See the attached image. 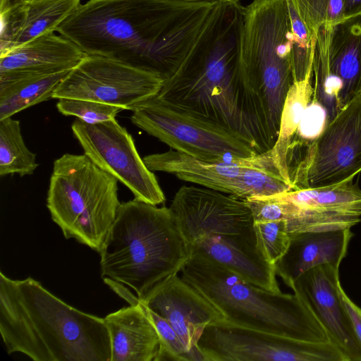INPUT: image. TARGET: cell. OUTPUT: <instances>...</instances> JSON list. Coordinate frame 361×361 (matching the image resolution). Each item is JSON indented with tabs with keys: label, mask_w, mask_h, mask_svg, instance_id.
Wrapping results in <instances>:
<instances>
[{
	"label": "cell",
	"mask_w": 361,
	"mask_h": 361,
	"mask_svg": "<svg viewBox=\"0 0 361 361\" xmlns=\"http://www.w3.org/2000/svg\"><path fill=\"white\" fill-rule=\"evenodd\" d=\"M222 0H88L57 27L88 56L160 75L180 66Z\"/></svg>",
	"instance_id": "obj_1"
},
{
	"label": "cell",
	"mask_w": 361,
	"mask_h": 361,
	"mask_svg": "<svg viewBox=\"0 0 361 361\" xmlns=\"http://www.w3.org/2000/svg\"><path fill=\"white\" fill-rule=\"evenodd\" d=\"M244 10L239 0H222L214 18L156 97L232 130L263 154L276 141L259 91L241 65Z\"/></svg>",
	"instance_id": "obj_2"
},
{
	"label": "cell",
	"mask_w": 361,
	"mask_h": 361,
	"mask_svg": "<svg viewBox=\"0 0 361 361\" xmlns=\"http://www.w3.org/2000/svg\"><path fill=\"white\" fill-rule=\"evenodd\" d=\"M0 334L8 354L35 361H111L104 318L67 304L32 277L0 273Z\"/></svg>",
	"instance_id": "obj_3"
},
{
	"label": "cell",
	"mask_w": 361,
	"mask_h": 361,
	"mask_svg": "<svg viewBox=\"0 0 361 361\" xmlns=\"http://www.w3.org/2000/svg\"><path fill=\"white\" fill-rule=\"evenodd\" d=\"M190 257H207L252 284L281 293L274 265L263 256L245 199L204 187L183 185L169 207Z\"/></svg>",
	"instance_id": "obj_4"
},
{
	"label": "cell",
	"mask_w": 361,
	"mask_h": 361,
	"mask_svg": "<svg viewBox=\"0 0 361 361\" xmlns=\"http://www.w3.org/2000/svg\"><path fill=\"white\" fill-rule=\"evenodd\" d=\"M99 254L101 276L131 288L138 298L180 272L190 257L170 208L135 199L120 204Z\"/></svg>",
	"instance_id": "obj_5"
},
{
	"label": "cell",
	"mask_w": 361,
	"mask_h": 361,
	"mask_svg": "<svg viewBox=\"0 0 361 361\" xmlns=\"http://www.w3.org/2000/svg\"><path fill=\"white\" fill-rule=\"evenodd\" d=\"M180 274L221 313L226 324L298 340L331 342L295 293L267 290L200 255H191Z\"/></svg>",
	"instance_id": "obj_6"
},
{
	"label": "cell",
	"mask_w": 361,
	"mask_h": 361,
	"mask_svg": "<svg viewBox=\"0 0 361 361\" xmlns=\"http://www.w3.org/2000/svg\"><path fill=\"white\" fill-rule=\"evenodd\" d=\"M118 181L85 154L54 161L47 207L66 239L100 252L121 204Z\"/></svg>",
	"instance_id": "obj_7"
},
{
	"label": "cell",
	"mask_w": 361,
	"mask_h": 361,
	"mask_svg": "<svg viewBox=\"0 0 361 361\" xmlns=\"http://www.w3.org/2000/svg\"><path fill=\"white\" fill-rule=\"evenodd\" d=\"M292 44L286 0H253L245 7L240 46L241 65L259 91L275 140L283 107L294 82Z\"/></svg>",
	"instance_id": "obj_8"
},
{
	"label": "cell",
	"mask_w": 361,
	"mask_h": 361,
	"mask_svg": "<svg viewBox=\"0 0 361 361\" xmlns=\"http://www.w3.org/2000/svg\"><path fill=\"white\" fill-rule=\"evenodd\" d=\"M152 172L162 171L178 179L242 199L291 190L277 170L270 150L246 158L206 161L174 149L143 157Z\"/></svg>",
	"instance_id": "obj_9"
},
{
	"label": "cell",
	"mask_w": 361,
	"mask_h": 361,
	"mask_svg": "<svg viewBox=\"0 0 361 361\" xmlns=\"http://www.w3.org/2000/svg\"><path fill=\"white\" fill-rule=\"evenodd\" d=\"M361 171V92L289 162L291 190L342 183Z\"/></svg>",
	"instance_id": "obj_10"
},
{
	"label": "cell",
	"mask_w": 361,
	"mask_h": 361,
	"mask_svg": "<svg viewBox=\"0 0 361 361\" xmlns=\"http://www.w3.org/2000/svg\"><path fill=\"white\" fill-rule=\"evenodd\" d=\"M131 122L171 149L206 161L256 156L243 137L217 123L192 115L156 97L137 106Z\"/></svg>",
	"instance_id": "obj_11"
},
{
	"label": "cell",
	"mask_w": 361,
	"mask_h": 361,
	"mask_svg": "<svg viewBox=\"0 0 361 361\" xmlns=\"http://www.w3.org/2000/svg\"><path fill=\"white\" fill-rule=\"evenodd\" d=\"M313 99L331 121L361 91V15L318 30L313 56Z\"/></svg>",
	"instance_id": "obj_12"
},
{
	"label": "cell",
	"mask_w": 361,
	"mask_h": 361,
	"mask_svg": "<svg viewBox=\"0 0 361 361\" xmlns=\"http://www.w3.org/2000/svg\"><path fill=\"white\" fill-rule=\"evenodd\" d=\"M163 82L157 74L119 61L86 55L61 80L52 99H86L133 111L155 97Z\"/></svg>",
	"instance_id": "obj_13"
},
{
	"label": "cell",
	"mask_w": 361,
	"mask_h": 361,
	"mask_svg": "<svg viewBox=\"0 0 361 361\" xmlns=\"http://www.w3.org/2000/svg\"><path fill=\"white\" fill-rule=\"evenodd\" d=\"M198 348L204 361H347L331 342L298 340L225 322L207 326Z\"/></svg>",
	"instance_id": "obj_14"
},
{
	"label": "cell",
	"mask_w": 361,
	"mask_h": 361,
	"mask_svg": "<svg viewBox=\"0 0 361 361\" xmlns=\"http://www.w3.org/2000/svg\"><path fill=\"white\" fill-rule=\"evenodd\" d=\"M71 129L84 154L125 185L134 199L153 205L165 202L156 176L140 157L132 135L115 118L94 124L78 118Z\"/></svg>",
	"instance_id": "obj_15"
},
{
	"label": "cell",
	"mask_w": 361,
	"mask_h": 361,
	"mask_svg": "<svg viewBox=\"0 0 361 361\" xmlns=\"http://www.w3.org/2000/svg\"><path fill=\"white\" fill-rule=\"evenodd\" d=\"M139 300L171 325L192 361H204L200 338L207 326L225 322L211 302L178 274L157 283Z\"/></svg>",
	"instance_id": "obj_16"
},
{
	"label": "cell",
	"mask_w": 361,
	"mask_h": 361,
	"mask_svg": "<svg viewBox=\"0 0 361 361\" xmlns=\"http://www.w3.org/2000/svg\"><path fill=\"white\" fill-rule=\"evenodd\" d=\"M278 195L300 208L296 218L286 221L289 233L351 228L361 221V189L353 178Z\"/></svg>",
	"instance_id": "obj_17"
},
{
	"label": "cell",
	"mask_w": 361,
	"mask_h": 361,
	"mask_svg": "<svg viewBox=\"0 0 361 361\" xmlns=\"http://www.w3.org/2000/svg\"><path fill=\"white\" fill-rule=\"evenodd\" d=\"M340 286L339 267L324 264L304 273L291 288L310 309L347 361H361V343L341 302Z\"/></svg>",
	"instance_id": "obj_18"
},
{
	"label": "cell",
	"mask_w": 361,
	"mask_h": 361,
	"mask_svg": "<svg viewBox=\"0 0 361 361\" xmlns=\"http://www.w3.org/2000/svg\"><path fill=\"white\" fill-rule=\"evenodd\" d=\"M103 279L130 304L104 317L111 341V361H154L159 348V336L137 295L119 283Z\"/></svg>",
	"instance_id": "obj_19"
},
{
	"label": "cell",
	"mask_w": 361,
	"mask_h": 361,
	"mask_svg": "<svg viewBox=\"0 0 361 361\" xmlns=\"http://www.w3.org/2000/svg\"><path fill=\"white\" fill-rule=\"evenodd\" d=\"M85 56L71 41L50 32L0 54V78H16L70 71Z\"/></svg>",
	"instance_id": "obj_20"
},
{
	"label": "cell",
	"mask_w": 361,
	"mask_h": 361,
	"mask_svg": "<svg viewBox=\"0 0 361 361\" xmlns=\"http://www.w3.org/2000/svg\"><path fill=\"white\" fill-rule=\"evenodd\" d=\"M288 248L274 264L276 274L290 288L304 273L317 266L339 267L353 236L350 228L290 233Z\"/></svg>",
	"instance_id": "obj_21"
},
{
	"label": "cell",
	"mask_w": 361,
	"mask_h": 361,
	"mask_svg": "<svg viewBox=\"0 0 361 361\" xmlns=\"http://www.w3.org/2000/svg\"><path fill=\"white\" fill-rule=\"evenodd\" d=\"M80 4L81 0H23L0 12V54L56 32Z\"/></svg>",
	"instance_id": "obj_22"
},
{
	"label": "cell",
	"mask_w": 361,
	"mask_h": 361,
	"mask_svg": "<svg viewBox=\"0 0 361 361\" xmlns=\"http://www.w3.org/2000/svg\"><path fill=\"white\" fill-rule=\"evenodd\" d=\"M312 78L313 75L310 76L302 82H293L290 87L283 107L279 135L270 150L277 170L290 185L287 164L288 151L298 130L305 111L313 98Z\"/></svg>",
	"instance_id": "obj_23"
},
{
	"label": "cell",
	"mask_w": 361,
	"mask_h": 361,
	"mask_svg": "<svg viewBox=\"0 0 361 361\" xmlns=\"http://www.w3.org/2000/svg\"><path fill=\"white\" fill-rule=\"evenodd\" d=\"M71 71L16 78H0V120L52 99L55 89Z\"/></svg>",
	"instance_id": "obj_24"
},
{
	"label": "cell",
	"mask_w": 361,
	"mask_h": 361,
	"mask_svg": "<svg viewBox=\"0 0 361 361\" xmlns=\"http://www.w3.org/2000/svg\"><path fill=\"white\" fill-rule=\"evenodd\" d=\"M39 166L36 154L24 142L19 121L7 117L0 120V176L32 174Z\"/></svg>",
	"instance_id": "obj_25"
},
{
	"label": "cell",
	"mask_w": 361,
	"mask_h": 361,
	"mask_svg": "<svg viewBox=\"0 0 361 361\" xmlns=\"http://www.w3.org/2000/svg\"><path fill=\"white\" fill-rule=\"evenodd\" d=\"M293 36L291 61L294 82H302L313 75V56L315 38L290 0H286Z\"/></svg>",
	"instance_id": "obj_26"
},
{
	"label": "cell",
	"mask_w": 361,
	"mask_h": 361,
	"mask_svg": "<svg viewBox=\"0 0 361 361\" xmlns=\"http://www.w3.org/2000/svg\"><path fill=\"white\" fill-rule=\"evenodd\" d=\"M290 1L314 38L322 25H333L344 19L343 0Z\"/></svg>",
	"instance_id": "obj_27"
},
{
	"label": "cell",
	"mask_w": 361,
	"mask_h": 361,
	"mask_svg": "<svg viewBox=\"0 0 361 361\" xmlns=\"http://www.w3.org/2000/svg\"><path fill=\"white\" fill-rule=\"evenodd\" d=\"M144 312L154 326L159 339V348L154 361H192L179 336L161 316L147 307L137 298Z\"/></svg>",
	"instance_id": "obj_28"
},
{
	"label": "cell",
	"mask_w": 361,
	"mask_h": 361,
	"mask_svg": "<svg viewBox=\"0 0 361 361\" xmlns=\"http://www.w3.org/2000/svg\"><path fill=\"white\" fill-rule=\"evenodd\" d=\"M258 246L265 259L274 265L286 253L290 236L285 220L255 222Z\"/></svg>",
	"instance_id": "obj_29"
},
{
	"label": "cell",
	"mask_w": 361,
	"mask_h": 361,
	"mask_svg": "<svg viewBox=\"0 0 361 361\" xmlns=\"http://www.w3.org/2000/svg\"><path fill=\"white\" fill-rule=\"evenodd\" d=\"M58 111L64 116H73L87 123H98L115 118L123 108L97 102L71 98L59 99Z\"/></svg>",
	"instance_id": "obj_30"
},
{
	"label": "cell",
	"mask_w": 361,
	"mask_h": 361,
	"mask_svg": "<svg viewBox=\"0 0 361 361\" xmlns=\"http://www.w3.org/2000/svg\"><path fill=\"white\" fill-rule=\"evenodd\" d=\"M252 212L254 222L288 221L298 216L300 209L278 194L245 199Z\"/></svg>",
	"instance_id": "obj_31"
},
{
	"label": "cell",
	"mask_w": 361,
	"mask_h": 361,
	"mask_svg": "<svg viewBox=\"0 0 361 361\" xmlns=\"http://www.w3.org/2000/svg\"><path fill=\"white\" fill-rule=\"evenodd\" d=\"M339 294L344 310L351 322L355 335L361 343V308L346 295L341 285L339 286Z\"/></svg>",
	"instance_id": "obj_32"
},
{
	"label": "cell",
	"mask_w": 361,
	"mask_h": 361,
	"mask_svg": "<svg viewBox=\"0 0 361 361\" xmlns=\"http://www.w3.org/2000/svg\"><path fill=\"white\" fill-rule=\"evenodd\" d=\"M343 17H350L361 15V0H343Z\"/></svg>",
	"instance_id": "obj_33"
},
{
	"label": "cell",
	"mask_w": 361,
	"mask_h": 361,
	"mask_svg": "<svg viewBox=\"0 0 361 361\" xmlns=\"http://www.w3.org/2000/svg\"><path fill=\"white\" fill-rule=\"evenodd\" d=\"M10 6V0H0V12L8 9Z\"/></svg>",
	"instance_id": "obj_34"
},
{
	"label": "cell",
	"mask_w": 361,
	"mask_h": 361,
	"mask_svg": "<svg viewBox=\"0 0 361 361\" xmlns=\"http://www.w3.org/2000/svg\"><path fill=\"white\" fill-rule=\"evenodd\" d=\"M20 1H23V0H10V6H11V5H13V4H16V3H17V2ZM10 6H9V7H10Z\"/></svg>",
	"instance_id": "obj_35"
},
{
	"label": "cell",
	"mask_w": 361,
	"mask_h": 361,
	"mask_svg": "<svg viewBox=\"0 0 361 361\" xmlns=\"http://www.w3.org/2000/svg\"><path fill=\"white\" fill-rule=\"evenodd\" d=\"M360 92H361V91H360Z\"/></svg>",
	"instance_id": "obj_36"
}]
</instances>
